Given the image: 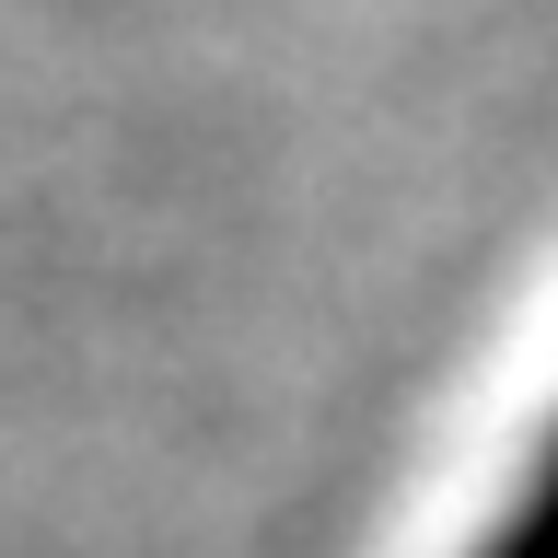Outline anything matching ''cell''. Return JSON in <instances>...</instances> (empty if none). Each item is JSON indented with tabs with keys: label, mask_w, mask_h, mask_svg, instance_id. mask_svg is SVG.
<instances>
[{
	"label": "cell",
	"mask_w": 558,
	"mask_h": 558,
	"mask_svg": "<svg viewBox=\"0 0 558 558\" xmlns=\"http://www.w3.org/2000/svg\"><path fill=\"white\" fill-rule=\"evenodd\" d=\"M477 558H558V442H547V465L523 477V500L500 512V535H488Z\"/></svg>",
	"instance_id": "1"
}]
</instances>
